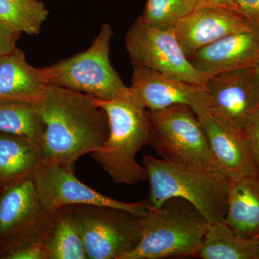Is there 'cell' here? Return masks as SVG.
Listing matches in <instances>:
<instances>
[{
    "label": "cell",
    "instance_id": "obj_1",
    "mask_svg": "<svg viewBox=\"0 0 259 259\" xmlns=\"http://www.w3.org/2000/svg\"><path fill=\"white\" fill-rule=\"evenodd\" d=\"M95 97L49 83L37 102L44 122L42 148L45 162L74 166L83 155L105 144L108 118Z\"/></svg>",
    "mask_w": 259,
    "mask_h": 259
},
{
    "label": "cell",
    "instance_id": "obj_2",
    "mask_svg": "<svg viewBox=\"0 0 259 259\" xmlns=\"http://www.w3.org/2000/svg\"><path fill=\"white\" fill-rule=\"evenodd\" d=\"M108 118L109 133L106 142L91 153L108 176L116 184L133 185L148 181V173L136 161V155L150 144L151 122L147 110L137 95L131 90L111 100L95 99Z\"/></svg>",
    "mask_w": 259,
    "mask_h": 259
},
{
    "label": "cell",
    "instance_id": "obj_3",
    "mask_svg": "<svg viewBox=\"0 0 259 259\" xmlns=\"http://www.w3.org/2000/svg\"><path fill=\"white\" fill-rule=\"evenodd\" d=\"M143 166L149 182L146 199L150 209L178 197L193 204L209 223L224 221L231 181L221 172L174 163L152 155L143 157Z\"/></svg>",
    "mask_w": 259,
    "mask_h": 259
},
{
    "label": "cell",
    "instance_id": "obj_4",
    "mask_svg": "<svg viewBox=\"0 0 259 259\" xmlns=\"http://www.w3.org/2000/svg\"><path fill=\"white\" fill-rule=\"evenodd\" d=\"M141 239L122 259H163L194 257L209 222L193 204L174 197L141 216Z\"/></svg>",
    "mask_w": 259,
    "mask_h": 259
},
{
    "label": "cell",
    "instance_id": "obj_5",
    "mask_svg": "<svg viewBox=\"0 0 259 259\" xmlns=\"http://www.w3.org/2000/svg\"><path fill=\"white\" fill-rule=\"evenodd\" d=\"M113 35L109 24H103L88 50L55 64L40 68L47 82L71 91L111 100L128 93L110 62V40Z\"/></svg>",
    "mask_w": 259,
    "mask_h": 259
},
{
    "label": "cell",
    "instance_id": "obj_6",
    "mask_svg": "<svg viewBox=\"0 0 259 259\" xmlns=\"http://www.w3.org/2000/svg\"><path fill=\"white\" fill-rule=\"evenodd\" d=\"M147 112L152 127L149 145L160 158L218 170L202 124L190 106L175 105Z\"/></svg>",
    "mask_w": 259,
    "mask_h": 259
},
{
    "label": "cell",
    "instance_id": "obj_7",
    "mask_svg": "<svg viewBox=\"0 0 259 259\" xmlns=\"http://www.w3.org/2000/svg\"><path fill=\"white\" fill-rule=\"evenodd\" d=\"M88 259H122L139 243L141 215L125 209L93 205H69Z\"/></svg>",
    "mask_w": 259,
    "mask_h": 259
},
{
    "label": "cell",
    "instance_id": "obj_8",
    "mask_svg": "<svg viewBox=\"0 0 259 259\" xmlns=\"http://www.w3.org/2000/svg\"><path fill=\"white\" fill-rule=\"evenodd\" d=\"M54 211L42 203L33 176L5 186L0 196V259L44 239Z\"/></svg>",
    "mask_w": 259,
    "mask_h": 259
},
{
    "label": "cell",
    "instance_id": "obj_9",
    "mask_svg": "<svg viewBox=\"0 0 259 259\" xmlns=\"http://www.w3.org/2000/svg\"><path fill=\"white\" fill-rule=\"evenodd\" d=\"M134 66H144L187 82L203 85L211 75L194 67L182 50L175 28L161 29L136 20L125 35Z\"/></svg>",
    "mask_w": 259,
    "mask_h": 259
},
{
    "label": "cell",
    "instance_id": "obj_10",
    "mask_svg": "<svg viewBox=\"0 0 259 259\" xmlns=\"http://www.w3.org/2000/svg\"><path fill=\"white\" fill-rule=\"evenodd\" d=\"M74 169V166L44 162L33 175L39 197L49 210L65 206L93 204L123 209L141 215L151 208L147 199L125 202L97 192L78 180Z\"/></svg>",
    "mask_w": 259,
    "mask_h": 259
},
{
    "label": "cell",
    "instance_id": "obj_11",
    "mask_svg": "<svg viewBox=\"0 0 259 259\" xmlns=\"http://www.w3.org/2000/svg\"><path fill=\"white\" fill-rule=\"evenodd\" d=\"M204 86L207 110L244 131L250 117L259 107L257 67L213 74Z\"/></svg>",
    "mask_w": 259,
    "mask_h": 259
},
{
    "label": "cell",
    "instance_id": "obj_12",
    "mask_svg": "<svg viewBox=\"0 0 259 259\" xmlns=\"http://www.w3.org/2000/svg\"><path fill=\"white\" fill-rule=\"evenodd\" d=\"M194 112L203 127L218 171L230 181L258 174L243 129L214 115L206 105H199Z\"/></svg>",
    "mask_w": 259,
    "mask_h": 259
},
{
    "label": "cell",
    "instance_id": "obj_13",
    "mask_svg": "<svg viewBox=\"0 0 259 259\" xmlns=\"http://www.w3.org/2000/svg\"><path fill=\"white\" fill-rule=\"evenodd\" d=\"M256 26L240 12L201 7L179 21L175 31L182 50L189 56L227 35Z\"/></svg>",
    "mask_w": 259,
    "mask_h": 259
},
{
    "label": "cell",
    "instance_id": "obj_14",
    "mask_svg": "<svg viewBox=\"0 0 259 259\" xmlns=\"http://www.w3.org/2000/svg\"><path fill=\"white\" fill-rule=\"evenodd\" d=\"M131 81L133 91L149 111L175 105H188L192 110L206 105L204 84L175 79L156 70L140 66H134Z\"/></svg>",
    "mask_w": 259,
    "mask_h": 259
},
{
    "label": "cell",
    "instance_id": "obj_15",
    "mask_svg": "<svg viewBox=\"0 0 259 259\" xmlns=\"http://www.w3.org/2000/svg\"><path fill=\"white\" fill-rule=\"evenodd\" d=\"M194 67L209 75L259 65V25L236 32L187 56Z\"/></svg>",
    "mask_w": 259,
    "mask_h": 259
},
{
    "label": "cell",
    "instance_id": "obj_16",
    "mask_svg": "<svg viewBox=\"0 0 259 259\" xmlns=\"http://www.w3.org/2000/svg\"><path fill=\"white\" fill-rule=\"evenodd\" d=\"M49 84L40 69L26 61L23 51L16 48L0 55V100L38 102Z\"/></svg>",
    "mask_w": 259,
    "mask_h": 259
},
{
    "label": "cell",
    "instance_id": "obj_17",
    "mask_svg": "<svg viewBox=\"0 0 259 259\" xmlns=\"http://www.w3.org/2000/svg\"><path fill=\"white\" fill-rule=\"evenodd\" d=\"M224 222L245 238L259 233V174L231 181Z\"/></svg>",
    "mask_w": 259,
    "mask_h": 259
},
{
    "label": "cell",
    "instance_id": "obj_18",
    "mask_svg": "<svg viewBox=\"0 0 259 259\" xmlns=\"http://www.w3.org/2000/svg\"><path fill=\"white\" fill-rule=\"evenodd\" d=\"M44 162L41 145L24 136L0 132V185L33 176Z\"/></svg>",
    "mask_w": 259,
    "mask_h": 259
},
{
    "label": "cell",
    "instance_id": "obj_19",
    "mask_svg": "<svg viewBox=\"0 0 259 259\" xmlns=\"http://www.w3.org/2000/svg\"><path fill=\"white\" fill-rule=\"evenodd\" d=\"M194 258L259 259V243L256 238L237 234L224 221L209 223L203 242Z\"/></svg>",
    "mask_w": 259,
    "mask_h": 259
},
{
    "label": "cell",
    "instance_id": "obj_20",
    "mask_svg": "<svg viewBox=\"0 0 259 259\" xmlns=\"http://www.w3.org/2000/svg\"><path fill=\"white\" fill-rule=\"evenodd\" d=\"M44 243L48 259H88L77 225L68 206L54 211Z\"/></svg>",
    "mask_w": 259,
    "mask_h": 259
},
{
    "label": "cell",
    "instance_id": "obj_21",
    "mask_svg": "<svg viewBox=\"0 0 259 259\" xmlns=\"http://www.w3.org/2000/svg\"><path fill=\"white\" fill-rule=\"evenodd\" d=\"M0 132L24 136L42 146L44 122L37 102L0 100Z\"/></svg>",
    "mask_w": 259,
    "mask_h": 259
},
{
    "label": "cell",
    "instance_id": "obj_22",
    "mask_svg": "<svg viewBox=\"0 0 259 259\" xmlns=\"http://www.w3.org/2000/svg\"><path fill=\"white\" fill-rule=\"evenodd\" d=\"M49 15L40 0H0V23L20 35L38 34Z\"/></svg>",
    "mask_w": 259,
    "mask_h": 259
},
{
    "label": "cell",
    "instance_id": "obj_23",
    "mask_svg": "<svg viewBox=\"0 0 259 259\" xmlns=\"http://www.w3.org/2000/svg\"><path fill=\"white\" fill-rule=\"evenodd\" d=\"M197 0H147L140 20L161 29H174L197 8Z\"/></svg>",
    "mask_w": 259,
    "mask_h": 259
},
{
    "label": "cell",
    "instance_id": "obj_24",
    "mask_svg": "<svg viewBox=\"0 0 259 259\" xmlns=\"http://www.w3.org/2000/svg\"><path fill=\"white\" fill-rule=\"evenodd\" d=\"M5 259H48L44 239L32 242L17 248Z\"/></svg>",
    "mask_w": 259,
    "mask_h": 259
},
{
    "label": "cell",
    "instance_id": "obj_25",
    "mask_svg": "<svg viewBox=\"0 0 259 259\" xmlns=\"http://www.w3.org/2000/svg\"><path fill=\"white\" fill-rule=\"evenodd\" d=\"M244 131L249 141L259 174V107L250 117Z\"/></svg>",
    "mask_w": 259,
    "mask_h": 259
},
{
    "label": "cell",
    "instance_id": "obj_26",
    "mask_svg": "<svg viewBox=\"0 0 259 259\" xmlns=\"http://www.w3.org/2000/svg\"><path fill=\"white\" fill-rule=\"evenodd\" d=\"M20 36V34L10 31L0 23V55L15 50Z\"/></svg>",
    "mask_w": 259,
    "mask_h": 259
},
{
    "label": "cell",
    "instance_id": "obj_27",
    "mask_svg": "<svg viewBox=\"0 0 259 259\" xmlns=\"http://www.w3.org/2000/svg\"><path fill=\"white\" fill-rule=\"evenodd\" d=\"M238 8L246 18L259 25V0H236Z\"/></svg>",
    "mask_w": 259,
    "mask_h": 259
},
{
    "label": "cell",
    "instance_id": "obj_28",
    "mask_svg": "<svg viewBox=\"0 0 259 259\" xmlns=\"http://www.w3.org/2000/svg\"><path fill=\"white\" fill-rule=\"evenodd\" d=\"M197 8L201 7H215V8H225L240 12L239 8L237 5L236 0H197Z\"/></svg>",
    "mask_w": 259,
    "mask_h": 259
},
{
    "label": "cell",
    "instance_id": "obj_29",
    "mask_svg": "<svg viewBox=\"0 0 259 259\" xmlns=\"http://www.w3.org/2000/svg\"><path fill=\"white\" fill-rule=\"evenodd\" d=\"M3 188H4V187H3V186L0 185V196H1L2 192H3Z\"/></svg>",
    "mask_w": 259,
    "mask_h": 259
},
{
    "label": "cell",
    "instance_id": "obj_30",
    "mask_svg": "<svg viewBox=\"0 0 259 259\" xmlns=\"http://www.w3.org/2000/svg\"><path fill=\"white\" fill-rule=\"evenodd\" d=\"M255 238H256L257 241H258V242L259 243V233L258 235H257L256 237H255Z\"/></svg>",
    "mask_w": 259,
    "mask_h": 259
},
{
    "label": "cell",
    "instance_id": "obj_31",
    "mask_svg": "<svg viewBox=\"0 0 259 259\" xmlns=\"http://www.w3.org/2000/svg\"><path fill=\"white\" fill-rule=\"evenodd\" d=\"M257 70H258V76H259V65L258 66H257Z\"/></svg>",
    "mask_w": 259,
    "mask_h": 259
}]
</instances>
